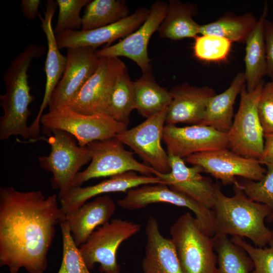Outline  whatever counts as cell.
Masks as SVG:
<instances>
[{
	"label": "cell",
	"mask_w": 273,
	"mask_h": 273,
	"mask_svg": "<svg viewBox=\"0 0 273 273\" xmlns=\"http://www.w3.org/2000/svg\"><path fill=\"white\" fill-rule=\"evenodd\" d=\"M55 194L41 191L21 192L0 188V266L9 273L24 268L29 273H43L56 227L66 215Z\"/></svg>",
	"instance_id": "6da1fadb"
},
{
	"label": "cell",
	"mask_w": 273,
	"mask_h": 273,
	"mask_svg": "<svg viewBox=\"0 0 273 273\" xmlns=\"http://www.w3.org/2000/svg\"><path fill=\"white\" fill-rule=\"evenodd\" d=\"M44 46L31 43L11 61L4 74L5 93L0 96L4 114L0 118V140L12 136L30 138L28 119L29 105L34 97L30 93L28 72L32 61L44 53Z\"/></svg>",
	"instance_id": "7a4b0ae2"
},
{
	"label": "cell",
	"mask_w": 273,
	"mask_h": 273,
	"mask_svg": "<svg viewBox=\"0 0 273 273\" xmlns=\"http://www.w3.org/2000/svg\"><path fill=\"white\" fill-rule=\"evenodd\" d=\"M215 184V201L212 209L215 235L246 237L258 247L268 245L273 240V230L264 224L271 214L269 208L249 199L241 185L234 186L235 194L229 197L221 192L219 183Z\"/></svg>",
	"instance_id": "3957f363"
},
{
	"label": "cell",
	"mask_w": 273,
	"mask_h": 273,
	"mask_svg": "<svg viewBox=\"0 0 273 273\" xmlns=\"http://www.w3.org/2000/svg\"><path fill=\"white\" fill-rule=\"evenodd\" d=\"M170 233L183 273H217L213 237L203 231L195 217L185 213L171 226Z\"/></svg>",
	"instance_id": "277c9868"
},
{
	"label": "cell",
	"mask_w": 273,
	"mask_h": 273,
	"mask_svg": "<svg viewBox=\"0 0 273 273\" xmlns=\"http://www.w3.org/2000/svg\"><path fill=\"white\" fill-rule=\"evenodd\" d=\"M50 131L52 134L46 140L50 146V153L38 160L42 169L52 173L51 183L54 189L59 190V200L74 187L79 170L92 158L87 146L78 145L68 132L59 129Z\"/></svg>",
	"instance_id": "5b68a950"
},
{
	"label": "cell",
	"mask_w": 273,
	"mask_h": 273,
	"mask_svg": "<svg viewBox=\"0 0 273 273\" xmlns=\"http://www.w3.org/2000/svg\"><path fill=\"white\" fill-rule=\"evenodd\" d=\"M40 123L49 130L59 129L72 135L78 145L86 146L98 141L116 138L128 129L106 113L84 115L63 106L42 115Z\"/></svg>",
	"instance_id": "8992f818"
},
{
	"label": "cell",
	"mask_w": 273,
	"mask_h": 273,
	"mask_svg": "<svg viewBox=\"0 0 273 273\" xmlns=\"http://www.w3.org/2000/svg\"><path fill=\"white\" fill-rule=\"evenodd\" d=\"M265 83L262 80L248 92L245 84L240 93L239 109L228 132L229 148L236 154L259 160L263 150L264 134L259 118L257 104Z\"/></svg>",
	"instance_id": "52a82bcc"
},
{
	"label": "cell",
	"mask_w": 273,
	"mask_h": 273,
	"mask_svg": "<svg viewBox=\"0 0 273 273\" xmlns=\"http://www.w3.org/2000/svg\"><path fill=\"white\" fill-rule=\"evenodd\" d=\"M124 145L116 137L87 145L92 158L90 163L86 169L77 173L74 187H81L90 179L110 177L129 171L144 175H157L159 172L137 161L133 153L126 150Z\"/></svg>",
	"instance_id": "ba28073f"
},
{
	"label": "cell",
	"mask_w": 273,
	"mask_h": 273,
	"mask_svg": "<svg viewBox=\"0 0 273 273\" xmlns=\"http://www.w3.org/2000/svg\"><path fill=\"white\" fill-rule=\"evenodd\" d=\"M141 224L132 221L113 219L95 231L79 247L89 269L99 263L102 273H121L117 261V251L124 241L138 233Z\"/></svg>",
	"instance_id": "9c48e42d"
},
{
	"label": "cell",
	"mask_w": 273,
	"mask_h": 273,
	"mask_svg": "<svg viewBox=\"0 0 273 273\" xmlns=\"http://www.w3.org/2000/svg\"><path fill=\"white\" fill-rule=\"evenodd\" d=\"M157 203H169L189 209L195 214L203 231L210 237L215 236V219L212 209L186 194L171 189L166 184L145 185L131 189L117 201L119 206L128 210L142 209Z\"/></svg>",
	"instance_id": "30bf717a"
},
{
	"label": "cell",
	"mask_w": 273,
	"mask_h": 273,
	"mask_svg": "<svg viewBox=\"0 0 273 273\" xmlns=\"http://www.w3.org/2000/svg\"><path fill=\"white\" fill-rule=\"evenodd\" d=\"M167 108L116 136L138 155L146 164L162 174L171 171L169 156L161 143Z\"/></svg>",
	"instance_id": "8fae6325"
},
{
	"label": "cell",
	"mask_w": 273,
	"mask_h": 273,
	"mask_svg": "<svg viewBox=\"0 0 273 273\" xmlns=\"http://www.w3.org/2000/svg\"><path fill=\"white\" fill-rule=\"evenodd\" d=\"M125 69L119 58H99L95 72L65 106L86 115L105 113L114 85Z\"/></svg>",
	"instance_id": "7c38bea8"
},
{
	"label": "cell",
	"mask_w": 273,
	"mask_h": 273,
	"mask_svg": "<svg viewBox=\"0 0 273 273\" xmlns=\"http://www.w3.org/2000/svg\"><path fill=\"white\" fill-rule=\"evenodd\" d=\"M193 165H198L224 185L240 184L236 177L254 181L261 179L266 169L258 160L241 156L228 149L197 153L184 158Z\"/></svg>",
	"instance_id": "4fadbf2b"
},
{
	"label": "cell",
	"mask_w": 273,
	"mask_h": 273,
	"mask_svg": "<svg viewBox=\"0 0 273 273\" xmlns=\"http://www.w3.org/2000/svg\"><path fill=\"white\" fill-rule=\"evenodd\" d=\"M168 4L161 1L154 3L145 21L134 32L118 43L95 52L97 58L125 57L132 60L143 74L152 72L148 46L151 37L164 19Z\"/></svg>",
	"instance_id": "5bb4252c"
},
{
	"label": "cell",
	"mask_w": 273,
	"mask_h": 273,
	"mask_svg": "<svg viewBox=\"0 0 273 273\" xmlns=\"http://www.w3.org/2000/svg\"><path fill=\"white\" fill-rule=\"evenodd\" d=\"M163 141L168 155L181 159L197 153L229 147L228 133L200 124L185 127L165 124Z\"/></svg>",
	"instance_id": "9a60e30c"
},
{
	"label": "cell",
	"mask_w": 273,
	"mask_h": 273,
	"mask_svg": "<svg viewBox=\"0 0 273 273\" xmlns=\"http://www.w3.org/2000/svg\"><path fill=\"white\" fill-rule=\"evenodd\" d=\"M96 49L88 47L67 49V65L50 98L49 111L65 106L94 74L99 64Z\"/></svg>",
	"instance_id": "2e32d148"
},
{
	"label": "cell",
	"mask_w": 273,
	"mask_h": 273,
	"mask_svg": "<svg viewBox=\"0 0 273 273\" xmlns=\"http://www.w3.org/2000/svg\"><path fill=\"white\" fill-rule=\"evenodd\" d=\"M57 7L56 1L48 0L46 4L43 16L40 14L38 15L40 26L46 36L48 51L44 68L46 82L42 102L36 117L29 126L30 137L35 139L39 136L42 113L48 107L52 93L62 78L67 65L66 56H63L59 50L52 26L53 18Z\"/></svg>",
	"instance_id": "e0dca14e"
},
{
	"label": "cell",
	"mask_w": 273,
	"mask_h": 273,
	"mask_svg": "<svg viewBox=\"0 0 273 273\" xmlns=\"http://www.w3.org/2000/svg\"><path fill=\"white\" fill-rule=\"evenodd\" d=\"M150 9H138L132 14L114 23L87 30H69L57 36L59 49L88 47L95 49L104 44H110L126 37L141 26L149 16Z\"/></svg>",
	"instance_id": "ac0fdd59"
},
{
	"label": "cell",
	"mask_w": 273,
	"mask_h": 273,
	"mask_svg": "<svg viewBox=\"0 0 273 273\" xmlns=\"http://www.w3.org/2000/svg\"><path fill=\"white\" fill-rule=\"evenodd\" d=\"M171 171L158 173L161 178L169 188L189 196L205 207L212 209L215 201L216 184L201 173L203 169L198 165L188 167L183 159L168 155Z\"/></svg>",
	"instance_id": "d6986e66"
},
{
	"label": "cell",
	"mask_w": 273,
	"mask_h": 273,
	"mask_svg": "<svg viewBox=\"0 0 273 273\" xmlns=\"http://www.w3.org/2000/svg\"><path fill=\"white\" fill-rule=\"evenodd\" d=\"M159 183L165 184L156 176L139 175L135 171H127L111 176L108 179L94 185L73 187L66 196L59 200L60 205L66 215L94 197L109 193L127 192L141 186Z\"/></svg>",
	"instance_id": "ffe728a7"
},
{
	"label": "cell",
	"mask_w": 273,
	"mask_h": 273,
	"mask_svg": "<svg viewBox=\"0 0 273 273\" xmlns=\"http://www.w3.org/2000/svg\"><path fill=\"white\" fill-rule=\"evenodd\" d=\"M172 101L167 108L165 124H200L209 99L216 95L207 86L197 87L184 83L169 90Z\"/></svg>",
	"instance_id": "44dd1931"
},
{
	"label": "cell",
	"mask_w": 273,
	"mask_h": 273,
	"mask_svg": "<svg viewBox=\"0 0 273 273\" xmlns=\"http://www.w3.org/2000/svg\"><path fill=\"white\" fill-rule=\"evenodd\" d=\"M116 208L114 200L106 195L97 196L93 201L68 213L65 220L76 246L79 247L84 244L97 226L109 222Z\"/></svg>",
	"instance_id": "7402d4cb"
},
{
	"label": "cell",
	"mask_w": 273,
	"mask_h": 273,
	"mask_svg": "<svg viewBox=\"0 0 273 273\" xmlns=\"http://www.w3.org/2000/svg\"><path fill=\"white\" fill-rule=\"evenodd\" d=\"M143 273H183L172 241L161 233L157 220L150 217L146 226Z\"/></svg>",
	"instance_id": "603a6c76"
},
{
	"label": "cell",
	"mask_w": 273,
	"mask_h": 273,
	"mask_svg": "<svg viewBox=\"0 0 273 273\" xmlns=\"http://www.w3.org/2000/svg\"><path fill=\"white\" fill-rule=\"evenodd\" d=\"M268 7L265 3L256 25L245 43L244 72L247 90H254L266 74V63L264 37V24L267 19Z\"/></svg>",
	"instance_id": "cb8c5ba5"
},
{
	"label": "cell",
	"mask_w": 273,
	"mask_h": 273,
	"mask_svg": "<svg viewBox=\"0 0 273 273\" xmlns=\"http://www.w3.org/2000/svg\"><path fill=\"white\" fill-rule=\"evenodd\" d=\"M245 84L244 73L240 72L226 90L209 99L204 118L200 125L210 126L220 131L228 133L233 121L235 100Z\"/></svg>",
	"instance_id": "d4e9b609"
},
{
	"label": "cell",
	"mask_w": 273,
	"mask_h": 273,
	"mask_svg": "<svg viewBox=\"0 0 273 273\" xmlns=\"http://www.w3.org/2000/svg\"><path fill=\"white\" fill-rule=\"evenodd\" d=\"M197 10L193 4L169 1L166 14L157 30L159 37L171 40L196 38L199 34L200 25L193 16Z\"/></svg>",
	"instance_id": "484cf974"
},
{
	"label": "cell",
	"mask_w": 273,
	"mask_h": 273,
	"mask_svg": "<svg viewBox=\"0 0 273 273\" xmlns=\"http://www.w3.org/2000/svg\"><path fill=\"white\" fill-rule=\"evenodd\" d=\"M134 89L135 109L146 118L167 108L172 101L169 90L157 83L152 72L143 74L134 81Z\"/></svg>",
	"instance_id": "4316f807"
},
{
	"label": "cell",
	"mask_w": 273,
	"mask_h": 273,
	"mask_svg": "<svg viewBox=\"0 0 273 273\" xmlns=\"http://www.w3.org/2000/svg\"><path fill=\"white\" fill-rule=\"evenodd\" d=\"M257 20L251 13L239 16L226 14L215 21L200 25L199 33L219 36L232 42L245 43Z\"/></svg>",
	"instance_id": "83f0119b"
},
{
	"label": "cell",
	"mask_w": 273,
	"mask_h": 273,
	"mask_svg": "<svg viewBox=\"0 0 273 273\" xmlns=\"http://www.w3.org/2000/svg\"><path fill=\"white\" fill-rule=\"evenodd\" d=\"M213 237L214 249L216 253L217 273H250L253 261L248 253L234 243L225 235Z\"/></svg>",
	"instance_id": "f1b7e54d"
},
{
	"label": "cell",
	"mask_w": 273,
	"mask_h": 273,
	"mask_svg": "<svg viewBox=\"0 0 273 273\" xmlns=\"http://www.w3.org/2000/svg\"><path fill=\"white\" fill-rule=\"evenodd\" d=\"M124 1H90L82 17L81 30L87 31L114 23L129 16Z\"/></svg>",
	"instance_id": "f546056e"
},
{
	"label": "cell",
	"mask_w": 273,
	"mask_h": 273,
	"mask_svg": "<svg viewBox=\"0 0 273 273\" xmlns=\"http://www.w3.org/2000/svg\"><path fill=\"white\" fill-rule=\"evenodd\" d=\"M134 109V82L130 80L126 68L114 85L105 113L115 120L128 125L130 113Z\"/></svg>",
	"instance_id": "4dcf8cb0"
},
{
	"label": "cell",
	"mask_w": 273,
	"mask_h": 273,
	"mask_svg": "<svg viewBox=\"0 0 273 273\" xmlns=\"http://www.w3.org/2000/svg\"><path fill=\"white\" fill-rule=\"evenodd\" d=\"M232 42L215 35L206 34L195 38L193 50L198 59L206 62H218L229 55Z\"/></svg>",
	"instance_id": "1f68e13d"
},
{
	"label": "cell",
	"mask_w": 273,
	"mask_h": 273,
	"mask_svg": "<svg viewBox=\"0 0 273 273\" xmlns=\"http://www.w3.org/2000/svg\"><path fill=\"white\" fill-rule=\"evenodd\" d=\"M63 242L62 260L58 273H90L75 244L66 220L60 224Z\"/></svg>",
	"instance_id": "d6a6232c"
},
{
	"label": "cell",
	"mask_w": 273,
	"mask_h": 273,
	"mask_svg": "<svg viewBox=\"0 0 273 273\" xmlns=\"http://www.w3.org/2000/svg\"><path fill=\"white\" fill-rule=\"evenodd\" d=\"M266 173L258 181L244 178L239 182L245 195L251 200L265 204L271 211L269 221L273 219V165L266 164Z\"/></svg>",
	"instance_id": "836d02e7"
},
{
	"label": "cell",
	"mask_w": 273,
	"mask_h": 273,
	"mask_svg": "<svg viewBox=\"0 0 273 273\" xmlns=\"http://www.w3.org/2000/svg\"><path fill=\"white\" fill-rule=\"evenodd\" d=\"M90 0H57L59 13L54 31L57 36L65 31L81 28L80 12Z\"/></svg>",
	"instance_id": "e575fe53"
},
{
	"label": "cell",
	"mask_w": 273,
	"mask_h": 273,
	"mask_svg": "<svg viewBox=\"0 0 273 273\" xmlns=\"http://www.w3.org/2000/svg\"><path fill=\"white\" fill-rule=\"evenodd\" d=\"M231 240L252 259L254 268L251 273H273V240L268 247L263 248L253 247L239 236H233Z\"/></svg>",
	"instance_id": "d590c367"
},
{
	"label": "cell",
	"mask_w": 273,
	"mask_h": 273,
	"mask_svg": "<svg viewBox=\"0 0 273 273\" xmlns=\"http://www.w3.org/2000/svg\"><path fill=\"white\" fill-rule=\"evenodd\" d=\"M257 111L264 134L273 133V81L264 84L258 100Z\"/></svg>",
	"instance_id": "8d00e7d4"
},
{
	"label": "cell",
	"mask_w": 273,
	"mask_h": 273,
	"mask_svg": "<svg viewBox=\"0 0 273 273\" xmlns=\"http://www.w3.org/2000/svg\"><path fill=\"white\" fill-rule=\"evenodd\" d=\"M266 74L273 81V21L265 20L264 24Z\"/></svg>",
	"instance_id": "74e56055"
},
{
	"label": "cell",
	"mask_w": 273,
	"mask_h": 273,
	"mask_svg": "<svg viewBox=\"0 0 273 273\" xmlns=\"http://www.w3.org/2000/svg\"><path fill=\"white\" fill-rule=\"evenodd\" d=\"M263 150L258 161L262 165H273V133L265 134Z\"/></svg>",
	"instance_id": "f35d334b"
},
{
	"label": "cell",
	"mask_w": 273,
	"mask_h": 273,
	"mask_svg": "<svg viewBox=\"0 0 273 273\" xmlns=\"http://www.w3.org/2000/svg\"><path fill=\"white\" fill-rule=\"evenodd\" d=\"M40 0H22L21 8L24 17L28 20H33L38 16Z\"/></svg>",
	"instance_id": "ab89813d"
}]
</instances>
